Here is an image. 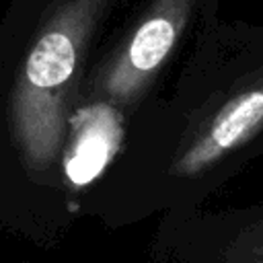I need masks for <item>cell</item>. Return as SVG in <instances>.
I'll return each mask as SVG.
<instances>
[{
  "instance_id": "1",
  "label": "cell",
  "mask_w": 263,
  "mask_h": 263,
  "mask_svg": "<svg viewBox=\"0 0 263 263\" xmlns=\"http://www.w3.org/2000/svg\"><path fill=\"white\" fill-rule=\"evenodd\" d=\"M82 12L72 6L33 43L12 95V129L25 162L45 168L62 136V90L78 58Z\"/></svg>"
},
{
  "instance_id": "2",
  "label": "cell",
  "mask_w": 263,
  "mask_h": 263,
  "mask_svg": "<svg viewBox=\"0 0 263 263\" xmlns=\"http://www.w3.org/2000/svg\"><path fill=\"white\" fill-rule=\"evenodd\" d=\"M263 125V86H253L240 90L232 101H228L212 125L205 129L201 140L187 152L185 168L197 171L208 166L222 154L245 144Z\"/></svg>"
},
{
  "instance_id": "3",
  "label": "cell",
  "mask_w": 263,
  "mask_h": 263,
  "mask_svg": "<svg viewBox=\"0 0 263 263\" xmlns=\"http://www.w3.org/2000/svg\"><path fill=\"white\" fill-rule=\"evenodd\" d=\"M115 152V123L105 109H86L78 115L64 160L66 177L80 187L99 177Z\"/></svg>"
},
{
  "instance_id": "4",
  "label": "cell",
  "mask_w": 263,
  "mask_h": 263,
  "mask_svg": "<svg viewBox=\"0 0 263 263\" xmlns=\"http://www.w3.org/2000/svg\"><path fill=\"white\" fill-rule=\"evenodd\" d=\"M177 37V25L164 14L146 21L127 45V64L136 72L154 70L171 51Z\"/></svg>"
}]
</instances>
